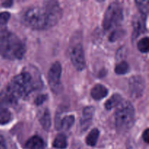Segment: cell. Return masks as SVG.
I'll return each instance as SVG.
<instances>
[{
	"label": "cell",
	"instance_id": "1",
	"mask_svg": "<svg viewBox=\"0 0 149 149\" xmlns=\"http://www.w3.org/2000/svg\"><path fill=\"white\" fill-rule=\"evenodd\" d=\"M62 16V10L57 1H47L41 6L25 9L20 20L27 27L37 30L47 29L55 26Z\"/></svg>",
	"mask_w": 149,
	"mask_h": 149
},
{
	"label": "cell",
	"instance_id": "2",
	"mask_svg": "<svg viewBox=\"0 0 149 149\" xmlns=\"http://www.w3.org/2000/svg\"><path fill=\"white\" fill-rule=\"evenodd\" d=\"M39 87V82L33 75L25 71L13 79L4 94L14 103L18 98L27 97Z\"/></svg>",
	"mask_w": 149,
	"mask_h": 149
},
{
	"label": "cell",
	"instance_id": "3",
	"mask_svg": "<svg viewBox=\"0 0 149 149\" xmlns=\"http://www.w3.org/2000/svg\"><path fill=\"white\" fill-rule=\"evenodd\" d=\"M26 52L23 42L12 32L1 31L0 32V55L9 60H20Z\"/></svg>",
	"mask_w": 149,
	"mask_h": 149
},
{
	"label": "cell",
	"instance_id": "4",
	"mask_svg": "<svg viewBox=\"0 0 149 149\" xmlns=\"http://www.w3.org/2000/svg\"><path fill=\"white\" fill-rule=\"evenodd\" d=\"M135 120V109L131 103L122 100L116 107L115 113L116 127L118 132L125 133L131 129Z\"/></svg>",
	"mask_w": 149,
	"mask_h": 149
},
{
	"label": "cell",
	"instance_id": "5",
	"mask_svg": "<svg viewBox=\"0 0 149 149\" xmlns=\"http://www.w3.org/2000/svg\"><path fill=\"white\" fill-rule=\"evenodd\" d=\"M123 19V10L119 2H112L104 15L103 26L105 30H110L119 25Z\"/></svg>",
	"mask_w": 149,
	"mask_h": 149
},
{
	"label": "cell",
	"instance_id": "6",
	"mask_svg": "<svg viewBox=\"0 0 149 149\" xmlns=\"http://www.w3.org/2000/svg\"><path fill=\"white\" fill-rule=\"evenodd\" d=\"M61 73H62V67L58 62L54 63L48 72L49 84L52 91L55 93L58 92V90L61 89Z\"/></svg>",
	"mask_w": 149,
	"mask_h": 149
},
{
	"label": "cell",
	"instance_id": "7",
	"mask_svg": "<svg viewBox=\"0 0 149 149\" xmlns=\"http://www.w3.org/2000/svg\"><path fill=\"white\" fill-rule=\"evenodd\" d=\"M145 81L140 76H134L129 80V92L131 97L138 98L141 97L145 90Z\"/></svg>",
	"mask_w": 149,
	"mask_h": 149
},
{
	"label": "cell",
	"instance_id": "8",
	"mask_svg": "<svg viewBox=\"0 0 149 149\" xmlns=\"http://www.w3.org/2000/svg\"><path fill=\"white\" fill-rule=\"evenodd\" d=\"M70 56L73 65L78 71H82L85 68L86 62L84 49L81 45L78 44L72 48Z\"/></svg>",
	"mask_w": 149,
	"mask_h": 149
},
{
	"label": "cell",
	"instance_id": "9",
	"mask_svg": "<svg viewBox=\"0 0 149 149\" xmlns=\"http://www.w3.org/2000/svg\"><path fill=\"white\" fill-rule=\"evenodd\" d=\"M75 118L73 115L65 116L63 118L61 117V115L57 114L55 117V127L58 130H68L74 124Z\"/></svg>",
	"mask_w": 149,
	"mask_h": 149
},
{
	"label": "cell",
	"instance_id": "10",
	"mask_svg": "<svg viewBox=\"0 0 149 149\" xmlns=\"http://www.w3.org/2000/svg\"><path fill=\"white\" fill-rule=\"evenodd\" d=\"M94 113L95 109L93 106H87L84 109L82 119L81 120V128L83 130H87L90 126Z\"/></svg>",
	"mask_w": 149,
	"mask_h": 149
},
{
	"label": "cell",
	"instance_id": "11",
	"mask_svg": "<svg viewBox=\"0 0 149 149\" xmlns=\"http://www.w3.org/2000/svg\"><path fill=\"white\" fill-rule=\"evenodd\" d=\"M108 95V90L102 84H96L91 90V96L96 100L104 98Z\"/></svg>",
	"mask_w": 149,
	"mask_h": 149
},
{
	"label": "cell",
	"instance_id": "12",
	"mask_svg": "<svg viewBox=\"0 0 149 149\" xmlns=\"http://www.w3.org/2000/svg\"><path fill=\"white\" fill-rule=\"evenodd\" d=\"M44 147V141L42 138L39 136L31 137L26 143V148L27 149H42Z\"/></svg>",
	"mask_w": 149,
	"mask_h": 149
},
{
	"label": "cell",
	"instance_id": "13",
	"mask_svg": "<svg viewBox=\"0 0 149 149\" xmlns=\"http://www.w3.org/2000/svg\"><path fill=\"white\" fill-rule=\"evenodd\" d=\"M122 96L119 94H115L110 97V99L107 100L105 103V107L107 110H111L113 108H116L119 105V103L122 101Z\"/></svg>",
	"mask_w": 149,
	"mask_h": 149
},
{
	"label": "cell",
	"instance_id": "14",
	"mask_svg": "<svg viewBox=\"0 0 149 149\" xmlns=\"http://www.w3.org/2000/svg\"><path fill=\"white\" fill-rule=\"evenodd\" d=\"M39 121H40V124L42 126L43 129L45 130L48 131L49 129H50L51 127V116L50 113H49V111L47 109L44 111L43 114L41 116V118L39 119Z\"/></svg>",
	"mask_w": 149,
	"mask_h": 149
},
{
	"label": "cell",
	"instance_id": "15",
	"mask_svg": "<svg viewBox=\"0 0 149 149\" xmlns=\"http://www.w3.org/2000/svg\"><path fill=\"white\" fill-rule=\"evenodd\" d=\"M66 137L63 134H59L57 135L53 141V146L58 149H64L67 147Z\"/></svg>",
	"mask_w": 149,
	"mask_h": 149
},
{
	"label": "cell",
	"instance_id": "16",
	"mask_svg": "<svg viewBox=\"0 0 149 149\" xmlns=\"http://www.w3.org/2000/svg\"><path fill=\"white\" fill-rule=\"evenodd\" d=\"M12 120V113L8 109L0 106V125H6Z\"/></svg>",
	"mask_w": 149,
	"mask_h": 149
},
{
	"label": "cell",
	"instance_id": "17",
	"mask_svg": "<svg viewBox=\"0 0 149 149\" xmlns=\"http://www.w3.org/2000/svg\"><path fill=\"white\" fill-rule=\"evenodd\" d=\"M99 130L97 129H93L91 132L89 133L86 138V143L90 146H95L97 143V139L99 137Z\"/></svg>",
	"mask_w": 149,
	"mask_h": 149
},
{
	"label": "cell",
	"instance_id": "18",
	"mask_svg": "<svg viewBox=\"0 0 149 149\" xmlns=\"http://www.w3.org/2000/svg\"><path fill=\"white\" fill-rule=\"evenodd\" d=\"M130 66L126 61H122L115 67V72L119 75L126 74L129 72Z\"/></svg>",
	"mask_w": 149,
	"mask_h": 149
},
{
	"label": "cell",
	"instance_id": "19",
	"mask_svg": "<svg viewBox=\"0 0 149 149\" xmlns=\"http://www.w3.org/2000/svg\"><path fill=\"white\" fill-rule=\"evenodd\" d=\"M138 48L143 53H147L149 49V41L148 37L141 39L138 43Z\"/></svg>",
	"mask_w": 149,
	"mask_h": 149
},
{
	"label": "cell",
	"instance_id": "20",
	"mask_svg": "<svg viewBox=\"0 0 149 149\" xmlns=\"http://www.w3.org/2000/svg\"><path fill=\"white\" fill-rule=\"evenodd\" d=\"M135 3L138 5V9L141 11V13L144 16L146 15L148 13L149 10V2L148 1H136Z\"/></svg>",
	"mask_w": 149,
	"mask_h": 149
},
{
	"label": "cell",
	"instance_id": "21",
	"mask_svg": "<svg viewBox=\"0 0 149 149\" xmlns=\"http://www.w3.org/2000/svg\"><path fill=\"white\" fill-rule=\"evenodd\" d=\"M10 14L7 12H3L0 13V28H3L6 26L8 20H10Z\"/></svg>",
	"mask_w": 149,
	"mask_h": 149
},
{
	"label": "cell",
	"instance_id": "22",
	"mask_svg": "<svg viewBox=\"0 0 149 149\" xmlns=\"http://www.w3.org/2000/svg\"><path fill=\"white\" fill-rule=\"evenodd\" d=\"M46 99L47 95H40L36 97V100H35V103H36V106H40L46 100Z\"/></svg>",
	"mask_w": 149,
	"mask_h": 149
},
{
	"label": "cell",
	"instance_id": "23",
	"mask_svg": "<svg viewBox=\"0 0 149 149\" xmlns=\"http://www.w3.org/2000/svg\"><path fill=\"white\" fill-rule=\"evenodd\" d=\"M143 138L144 141L147 143H148L149 142V130L146 129L143 132Z\"/></svg>",
	"mask_w": 149,
	"mask_h": 149
},
{
	"label": "cell",
	"instance_id": "24",
	"mask_svg": "<svg viewBox=\"0 0 149 149\" xmlns=\"http://www.w3.org/2000/svg\"><path fill=\"white\" fill-rule=\"evenodd\" d=\"M7 146H6L5 141H4V138L0 135V149H6Z\"/></svg>",
	"mask_w": 149,
	"mask_h": 149
}]
</instances>
